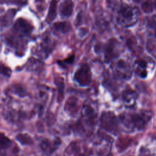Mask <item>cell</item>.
Listing matches in <instances>:
<instances>
[{
  "mask_svg": "<svg viewBox=\"0 0 156 156\" xmlns=\"http://www.w3.org/2000/svg\"><path fill=\"white\" fill-rule=\"evenodd\" d=\"M138 18V11L136 8L131 6L122 7L118 12V20L119 23L126 26L134 24Z\"/></svg>",
  "mask_w": 156,
  "mask_h": 156,
  "instance_id": "1",
  "label": "cell"
},
{
  "mask_svg": "<svg viewBox=\"0 0 156 156\" xmlns=\"http://www.w3.org/2000/svg\"><path fill=\"white\" fill-rule=\"evenodd\" d=\"M92 151L77 141H74L66 148L64 156H91Z\"/></svg>",
  "mask_w": 156,
  "mask_h": 156,
  "instance_id": "3",
  "label": "cell"
},
{
  "mask_svg": "<svg viewBox=\"0 0 156 156\" xmlns=\"http://www.w3.org/2000/svg\"><path fill=\"white\" fill-rule=\"evenodd\" d=\"M137 98V94L132 90H126L123 93V99L127 102L135 101Z\"/></svg>",
  "mask_w": 156,
  "mask_h": 156,
  "instance_id": "12",
  "label": "cell"
},
{
  "mask_svg": "<svg viewBox=\"0 0 156 156\" xmlns=\"http://www.w3.org/2000/svg\"><path fill=\"white\" fill-rule=\"evenodd\" d=\"M54 28L57 31L65 33L69 31V29H71V26L67 22H60L54 24Z\"/></svg>",
  "mask_w": 156,
  "mask_h": 156,
  "instance_id": "11",
  "label": "cell"
},
{
  "mask_svg": "<svg viewBox=\"0 0 156 156\" xmlns=\"http://www.w3.org/2000/svg\"><path fill=\"white\" fill-rule=\"evenodd\" d=\"M73 3L71 1H65L60 6V12L62 15L69 16L73 12Z\"/></svg>",
  "mask_w": 156,
  "mask_h": 156,
  "instance_id": "9",
  "label": "cell"
},
{
  "mask_svg": "<svg viewBox=\"0 0 156 156\" xmlns=\"http://www.w3.org/2000/svg\"><path fill=\"white\" fill-rule=\"evenodd\" d=\"M141 8L145 13H151L153 11L154 6L150 1H146L141 5Z\"/></svg>",
  "mask_w": 156,
  "mask_h": 156,
  "instance_id": "13",
  "label": "cell"
},
{
  "mask_svg": "<svg viewBox=\"0 0 156 156\" xmlns=\"http://www.w3.org/2000/svg\"><path fill=\"white\" fill-rule=\"evenodd\" d=\"M155 36H156V31H155Z\"/></svg>",
  "mask_w": 156,
  "mask_h": 156,
  "instance_id": "18",
  "label": "cell"
},
{
  "mask_svg": "<svg viewBox=\"0 0 156 156\" xmlns=\"http://www.w3.org/2000/svg\"><path fill=\"white\" fill-rule=\"evenodd\" d=\"M1 156H19V148L8 137L1 133Z\"/></svg>",
  "mask_w": 156,
  "mask_h": 156,
  "instance_id": "2",
  "label": "cell"
},
{
  "mask_svg": "<svg viewBox=\"0 0 156 156\" xmlns=\"http://www.w3.org/2000/svg\"><path fill=\"white\" fill-rule=\"evenodd\" d=\"M56 1H52L50 4L49 12L46 17V21L49 23H51L56 16Z\"/></svg>",
  "mask_w": 156,
  "mask_h": 156,
  "instance_id": "10",
  "label": "cell"
},
{
  "mask_svg": "<svg viewBox=\"0 0 156 156\" xmlns=\"http://www.w3.org/2000/svg\"><path fill=\"white\" fill-rule=\"evenodd\" d=\"M74 55H71V57L68 58V59H66L65 61L66 62V63H71L74 61Z\"/></svg>",
  "mask_w": 156,
  "mask_h": 156,
  "instance_id": "15",
  "label": "cell"
},
{
  "mask_svg": "<svg viewBox=\"0 0 156 156\" xmlns=\"http://www.w3.org/2000/svg\"><path fill=\"white\" fill-rule=\"evenodd\" d=\"M74 79L81 85H87L91 80V73L88 66L82 65L76 72Z\"/></svg>",
  "mask_w": 156,
  "mask_h": 156,
  "instance_id": "5",
  "label": "cell"
},
{
  "mask_svg": "<svg viewBox=\"0 0 156 156\" xmlns=\"http://www.w3.org/2000/svg\"><path fill=\"white\" fill-rule=\"evenodd\" d=\"M140 76L143 78H145L147 76V71L145 69H144L140 73Z\"/></svg>",
  "mask_w": 156,
  "mask_h": 156,
  "instance_id": "16",
  "label": "cell"
},
{
  "mask_svg": "<svg viewBox=\"0 0 156 156\" xmlns=\"http://www.w3.org/2000/svg\"><path fill=\"white\" fill-rule=\"evenodd\" d=\"M150 116L145 113L133 114L129 116V122L126 126H132L138 130L143 129L149 120Z\"/></svg>",
  "mask_w": 156,
  "mask_h": 156,
  "instance_id": "6",
  "label": "cell"
},
{
  "mask_svg": "<svg viewBox=\"0 0 156 156\" xmlns=\"http://www.w3.org/2000/svg\"><path fill=\"white\" fill-rule=\"evenodd\" d=\"M154 7H155V8L156 9V1L154 2Z\"/></svg>",
  "mask_w": 156,
  "mask_h": 156,
  "instance_id": "17",
  "label": "cell"
},
{
  "mask_svg": "<svg viewBox=\"0 0 156 156\" xmlns=\"http://www.w3.org/2000/svg\"><path fill=\"white\" fill-rule=\"evenodd\" d=\"M101 126L107 131L116 135L118 133V124L116 118L112 115H102Z\"/></svg>",
  "mask_w": 156,
  "mask_h": 156,
  "instance_id": "7",
  "label": "cell"
},
{
  "mask_svg": "<svg viewBox=\"0 0 156 156\" xmlns=\"http://www.w3.org/2000/svg\"><path fill=\"white\" fill-rule=\"evenodd\" d=\"M62 141L59 138L52 140L44 138L40 141L39 147L45 156H51L57 151Z\"/></svg>",
  "mask_w": 156,
  "mask_h": 156,
  "instance_id": "4",
  "label": "cell"
},
{
  "mask_svg": "<svg viewBox=\"0 0 156 156\" xmlns=\"http://www.w3.org/2000/svg\"><path fill=\"white\" fill-rule=\"evenodd\" d=\"M16 140L22 145H32L34 143L32 138L27 133H19L16 136Z\"/></svg>",
  "mask_w": 156,
  "mask_h": 156,
  "instance_id": "8",
  "label": "cell"
},
{
  "mask_svg": "<svg viewBox=\"0 0 156 156\" xmlns=\"http://www.w3.org/2000/svg\"><path fill=\"white\" fill-rule=\"evenodd\" d=\"M138 66L141 68H146L147 67V62L143 60H140L137 61Z\"/></svg>",
  "mask_w": 156,
  "mask_h": 156,
  "instance_id": "14",
  "label": "cell"
}]
</instances>
